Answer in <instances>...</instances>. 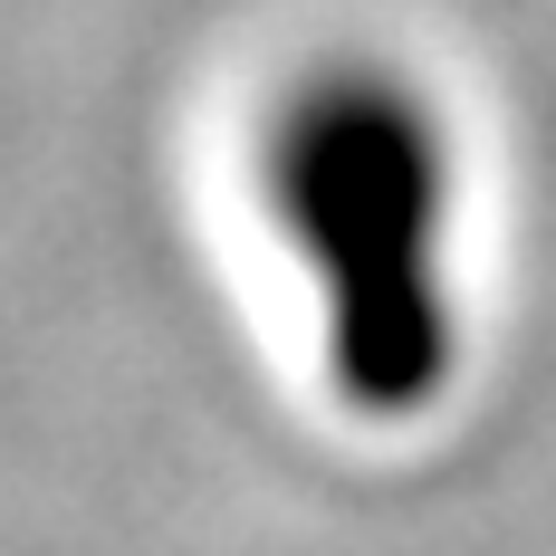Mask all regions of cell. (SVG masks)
Listing matches in <instances>:
<instances>
[{"label":"cell","mask_w":556,"mask_h":556,"mask_svg":"<svg viewBox=\"0 0 556 556\" xmlns=\"http://www.w3.org/2000/svg\"><path fill=\"white\" fill-rule=\"evenodd\" d=\"M260 202L317 298L327 384L365 422H413L460 365V164L442 106L384 67L336 58L269 106Z\"/></svg>","instance_id":"6da1fadb"}]
</instances>
